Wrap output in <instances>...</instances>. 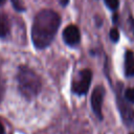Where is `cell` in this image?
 <instances>
[{"mask_svg": "<svg viewBox=\"0 0 134 134\" xmlns=\"http://www.w3.org/2000/svg\"><path fill=\"white\" fill-rule=\"evenodd\" d=\"M105 3L112 10H116L119 6V0H105Z\"/></svg>", "mask_w": 134, "mask_h": 134, "instance_id": "cell-11", "label": "cell"}, {"mask_svg": "<svg viewBox=\"0 0 134 134\" xmlns=\"http://www.w3.org/2000/svg\"><path fill=\"white\" fill-rule=\"evenodd\" d=\"M5 133V129H4V126L3 124L0 121V134H4Z\"/></svg>", "mask_w": 134, "mask_h": 134, "instance_id": "cell-14", "label": "cell"}, {"mask_svg": "<svg viewBox=\"0 0 134 134\" xmlns=\"http://www.w3.org/2000/svg\"><path fill=\"white\" fill-rule=\"evenodd\" d=\"M117 104L124 121L126 124H131L134 119V110L130 106V103L127 102L125 97H121L119 94H117Z\"/></svg>", "mask_w": 134, "mask_h": 134, "instance_id": "cell-6", "label": "cell"}, {"mask_svg": "<svg viewBox=\"0 0 134 134\" xmlns=\"http://www.w3.org/2000/svg\"><path fill=\"white\" fill-rule=\"evenodd\" d=\"M10 1H12V4L16 10H18V12H24L25 10V7H24L22 0H10Z\"/></svg>", "mask_w": 134, "mask_h": 134, "instance_id": "cell-10", "label": "cell"}, {"mask_svg": "<svg viewBox=\"0 0 134 134\" xmlns=\"http://www.w3.org/2000/svg\"><path fill=\"white\" fill-rule=\"evenodd\" d=\"M105 96V89L103 86H96L91 94V108L98 119H103V102Z\"/></svg>", "mask_w": 134, "mask_h": 134, "instance_id": "cell-4", "label": "cell"}, {"mask_svg": "<svg viewBox=\"0 0 134 134\" xmlns=\"http://www.w3.org/2000/svg\"><path fill=\"white\" fill-rule=\"evenodd\" d=\"M61 24L59 14L51 9H43L37 14L31 27V40L38 49L46 48L53 41Z\"/></svg>", "mask_w": 134, "mask_h": 134, "instance_id": "cell-1", "label": "cell"}, {"mask_svg": "<svg viewBox=\"0 0 134 134\" xmlns=\"http://www.w3.org/2000/svg\"><path fill=\"white\" fill-rule=\"evenodd\" d=\"M4 91H5V85H4L3 80L0 77V102H1V100H2V98H3Z\"/></svg>", "mask_w": 134, "mask_h": 134, "instance_id": "cell-13", "label": "cell"}, {"mask_svg": "<svg viewBox=\"0 0 134 134\" xmlns=\"http://www.w3.org/2000/svg\"><path fill=\"white\" fill-rule=\"evenodd\" d=\"M125 72L127 76H134V53L127 50L125 54Z\"/></svg>", "mask_w": 134, "mask_h": 134, "instance_id": "cell-7", "label": "cell"}, {"mask_svg": "<svg viewBox=\"0 0 134 134\" xmlns=\"http://www.w3.org/2000/svg\"><path fill=\"white\" fill-rule=\"evenodd\" d=\"M109 36H110L111 41H113V42H117V41L119 40V31H118V29L115 28V27L111 28V29H110V34H109Z\"/></svg>", "mask_w": 134, "mask_h": 134, "instance_id": "cell-12", "label": "cell"}, {"mask_svg": "<svg viewBox=\"0 0 134 134\" xmlns=\"http://www.w3.org/2000/svg\"><path fill=\"white\" fill-rule=\"evenodd\" d=\"M19 92L27 99H32L41 91L42 83L39 75L27 66H20L17 73Z\"/></svg>", "mask_w": 134, "mask_h": 134, "instance_id": "cell-2", "label": "cell"}, {"mask_svg": "<svg viewBox=\"0 0 134 134\" xmlns=\"http://www.w3.org/2000/svg\"><path fill=\"white\" fill-rule=\"evenodd\" d=\"M92 80V72L90 69L81 70L79 73V77L72 84V91L77 95H85L91 84Z\"/></svg>", "mask_w": 134, "mask_h": 134, "instance_id": "cell-3", "label": "cell"}, {"mask_svg": "<svg viewBox=\"0 0 134 134\" xmlns=\"http://www.w3.org/2000/svg\"><path fill=\"white\" fill-rule=\"evenodd\" d=\"M6 2V0H0V5H2V4H4Z\"/></svg>", "mask_w": 134, "mask_h": 134, "instance_id": "cell-16", "label": "cell"}, {"mask_svg": "<svg viewBox=\"0 0 134 134\" xmlns=\"http://www.w3.org/2000/svg\"><path fill=\"white\" fill-rule=\"evenodd\" d=\"M60 2H61V4H62L63 6H65V5L68 4V0H60Z\"/></svg>", "mask_w": 134, "mask_h": 134, "instance_id": "cell-15", "label": "cell"}, {"mask_svg": "<svg viewBox=\"0 0 134 134\" xmlns=\"http://www.w3.org/2000/svg\"><path fill=\"white\" fill-rule=\"evenodd\" d=\"M63 40L69 46H75L80 43L81 32L76 25H69L63 30Z\"/></svg>", "mask_w": 134, "mask_h": 134, "instance_id": "cell-5", "label": "cell"}, {"mask_svg": "<svg viewBox=\"0 0 134 134\" xmlns=\"http://www.w3.org/2000/svg\"><path fill=\"white\" fill-rule=\"evenodd\" d=\"M130 134H134V133H130Z\"/></svg>", "mask_w": 134, "mask_h": 134, "instance_id": "cell-17", "label": "cell"}, {"mask_svg": "<svg viewBox=\"0 0 134 134\" xmlns=\"http://www.w3.org/2000/svg\"><path fill=\"white\" fill-rule=\"evenodd\" d=\"M9 32V21L6 15L0 13V38H4Z\"/></svg>", "mask_w": 134, "mask_h": 134, "instance_id": "cell-8", "label": "cell"}, {"mask_svg": "<svg viewBox=\"0 0 134 134\" xmlns=\"http://www.w3.org/2000/svg\"><path fill=\"white\" fill-rule=\"evenodd\" d=\"M124 97L127 102H129L130 104L134 103V87H131V88H128L126 89L125 91V94H124Z\"/></svg>", "mask_w": 134, "mask_h": 134, "instance_id": "cell-9", "label": "cell"}]
</instances>
